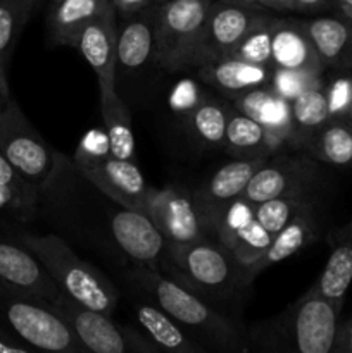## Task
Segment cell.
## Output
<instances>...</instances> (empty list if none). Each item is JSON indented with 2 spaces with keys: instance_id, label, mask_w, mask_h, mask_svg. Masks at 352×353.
<instances>
[{
  "instance_id": "cell-45",
  "label": "cell",
  "mask_w": 352,
  "mask_h": 353,
  "mask_svg": "<svg viewBox=\"0 0 352 353\" xmlns=\"http://www.w3.org/2000/svg\"><path fill=\"white\" fill-rule=\"evenodd\" d=\"M333 12L337 14V16L344 17V19L349 21V23H352V6L333 7Z\"/></svg>"
},
{
  "instance_id": "cell-40",
  "label": "cell",
  "mask_w": 352,
  "mask_h": 353,
  "mask_svg": "<svg viewBox=\"0 0 352 353\" xmlns=\"http://www.w3.org/2000/svg\"><path fill=\"white\" fill-rule=\"evenodd\" d=\"M333 353H352V316L345 319L344 323L340 321Z\"/></svg>"
},
{
  "instance_id": "cell-22",
  "label": "cell",
  "mask_w": 352,
  "mask_h": 353,
  "mask_svg": "<svg viewBox=\"0 0 352 353\" xmlns=\"http://www.w3.org/2000/svg\"><path fill=\"white\" fill-rule=\"evenodd\" d=\"M304 26L326 71L352 69V23L333 14L306 19Z\"/></svg>"
},
{
  "instance_id": "cell-5",
  "label": "cell",
  "mask_w": 352,
  "mask_h": 353,
  "mask_svg": "<svg viewBox=\"0 0 352 353\" xmlns=\"http://www.w3.org/2000/svg\"><path fill=\"white\" fill-rule=\"evenodd\" d=\"M0 324L35 350L86 352L50 302L6 281H0Z\"/></svg>"
},
{
  "instance_id": "cell-42",
  "label": "cell",
  "mask_w": 352,
  "mask_h": 353,
  "mask_svg": "<svg viewBox=\"0 0 352 353\" xmlns=\"http://www.w3.org/2000/svg\"><path fill=\"white\" fill-rule=\"evenodd\" d=\"M333 7V0H292V10L297 12H321Z\"/></svg>"
},
{
  "instance_id": "cell-41",
  "label": "cell",
  "mask_w": 352,
  "mask_h": 353,
  "mask_svg": "<svg viewBox=\"0 0 352 353\" xmlns=\"http://www.w3.org/2000/svg\"><path fill=\"white\" fill-rule=\"evenodd\" d=\"M116 9L117 16L128 17L133 16V14L140 12V10L147 9V7L154 6V0H110Z\"/></svg>"
},
{
  "instance_id": "cell-10",
  "label": "cell",
  "mask_w": 352,
  "mask_h": 353,
  "mask_svg": "<svg viewBox=\"0 0 352 353\" xmlns=\"http://www.w3.org/2000/svg\"><path fill=\"white\" fill-rule=\"evenodd\" d=\"M320 178L317 161L306 150L278 152L259 165L245 188L244 199L259 203L278 196H314Z\"/></svg>"
},
{
  "instance_id": "cell-48",
  "label": "cell",
  "mask_w": 352,
  "mask_h": 353,
  "mask_svg": "<svg viewBox=\"0 0 352 353\" xmlns=\"http://www.w3.org/2000/svg\"><path fill=\"white\" fill-rule=\"evenodd\" d=\"M345 119L352 124V103H351V107H349V112H347V116H345Z\"/></svg>"
},
{
  "instance_id": "cell-14",
  "label": "cell",
  "mask_w": 352,
  "mask_h": 353,
  "mask_svg": "<svg viewBox=\"0 0 352 353\" xmlns=\"http://www.w3.org/2000/svg\"><path fill=\"white\" fill-rule=\"evenodd\" d=\"M75 48L99 78L100 99L113 97L117 68V12L113 3L83 26Z\"/></svg>"
},
{
  "instance_id": "cell-13",
  "label": "cell",
  "mask_w": 352,
  "mask_h": 353,
  "mask_svg": "<svg viewBox=\"0 0 352 353\" xmlns=\"http://www.w3.org/2000/svg\"><path fill=\"white\" fill-rule=\"evenodd\" d=\"M147 216L157 226L168 245H186L209 238L193 192L182 186L152 188Z\"/></svg>"
},
{
  "instance_id": "cell-29",
  "label": "cell",
  "mask_w": 352,
  "mask_h": 353,
  "mask_svg": "<svg viewBox=\"0 0 352 353\" xmlns=\"http://www.w3.org/2000/svg\"><path fill=\"white\" fill-rule=\"evenodd\" d=\"M330 109L323 86L307 90L292 100V121L295 131V150H306L314 134L330 121Z\"/></svg>"
},
{
  "instance_id": "cell-36",
  "label": "cell",
  "mask_w": 352,
  "mask_h": 353,
  "mask_svg": "<svg viewBox=\"0 0 352 353\" xmlns=\"http://www.w3.org/2000/svg\"><path fill=\"white\" fill-rule=\"evenodd\" d=\"M323 90L331 119H345L352 103V69L324 72Z\"/></svg>"
},
{
  "instance_id": "cell-34",
  "label": "cell",
  "mask_w": 352,
  "mask_h": 353,
  "mask_svg": "<svg viewBox=\"0 0 352 353\" xmlns=\"http://www.w3.org/2000/svg\"><path fill=\"white\" fill-rule=\"evenodd\" d=\"M275 14L264 23L252 28L233 48L230 55L242 59V61L252 62V64H261L271 68V40H273V23H275Z\"/></svg>"
},
{
  "instance_id": "cell-9",
  "label": "cell",
  "mask_w": 352,
  "mask_h": 353,
  "mask_svg": "<svg viewBox=\"0 0 352 353\" xmlns=\"http://www.w3.org/2000/svg\"><path fill=\"white\" fill-rule=\"evenodd\" d=\"M72 165L90 185L95 186L116 205L147 214L148 196L154 186L147 185L133 161L114 157L110 150L97 154L76 150Z\"/></svg>"
},
{
  "instance_id": "cell-28",
  "label": "cell",
  "mask_w": 352,
  "mask_h": 353,
  "mask_svg": "<svg viewBox=\"0 0 352 353\" xmlns=\"http://www.w3.org/2000/svg\"><path fill=\"white\" fill-rule=\"evenodd\" d=\"M317 162L335 168H352V124L347 119H330L306 147Z\"/></svg>"
},
{
  "instance_id": "cell-32",
  "label": "cell",
  "mask_w": 352,
  "mask_h": 353,
  "mask_svg": "<svg viewBox=\"0 0 352 353\" xmlns=\"http://www.w3.org/2000/svg\"><path fill=\"white\" fill-rule=\"evenodd\" d=\"M41 0H0V76L7 78V64L14 47Z\"/></svg>"
},
{
  "instance_id": "cell-33",
  "label": "cell",
  "mask_w": 352,
  "mask_h": 353,
  "mask_svg": "<svg viewBox=\"0 0 352 353\" xmlns=\"http://www.w3.org/2000/svg\"><path fill=\"white\" fill-rule=\"evenodd\" d=\"M313 205H316L314 196H278V199L254 203V214L259 224L271 236H275L297 216Z\"/></svg>"
},
{
  "instance_id": "cell-26",
  "label": "cell",
  "mask_w": 352,
  "mask_h": 353,
  "mask_svg": "<svg viewBox=\"0 0 352 353\" xmlns=\"http://www.w3.org/2000/svg\"><path fill=\"white\" fill-rule=\"evenodd\" d=\"M326 241L330 257L313 286L328 299L344 302L345 293L352 283V219L330 231Z\"/></svg>"
},
{
  "instance_id": "cell-43",
  "label": "cell",
  "mask_w": 352,
  "mask_h": 353,
  "mask_svg": "<svg viewBox=\"0 0 352 353\" xmlns=\"http://www.w3.org/2000/svg\"><path fill=\"white\" fill-rule=\"evenodd\" d=\"M221 2L240 3V6H254V7H266V9L275 10V2L273 0H221Z\"/></svg>"
},
{
  "instance_id": "cell-37",
  "label": "cell",
  "mask_w": 352,
  "mask_h": 353,
  "mask_svg": "<svg viewBox=\"0 0 352 353\" xmlns=\"http://www.w3.org/2000/svg\"><path fill=\"white\" fill-rule=\"evenodd\" d=\"M0 186L10 190L19 199L28 216L33 217L38 212V200H40V188L31 185L28 179L17 172V169L6 159L0 152Z\"/></svg>"
},
{
  "instance_id": "cell-27",
  "label": "cell",
  "mask_w": 352,
  "mask_h": 353,
  "mask_svg": "<svg viewBox=\"0 0 352 353\" xmlns=\"http://www.w3.org/2000/svg\"><path fill=\"white\" fill-rule=\"evenodd\" d=\"M223 150L233 159L271 157L278 154L264 128L235 107H231Z\"/></svg>"
},
{
  "instance_id": "cell-23",
  "label": "cell",
  "mask_w": 352,
  "mask_h": 353,
  "mask_svg": "<svg viewBox=\"0 0 352 353\" xmlns=\"http://www.w3.org/2000/svg\"><path fill=\"white\" fill-rule=\"evenodd\" d=\"M154 6L121 17L123 23L117 24V65L123 71H137L150 59L155 61Z\"/></svg>"
},
{
  "instance_id": "cell-49",
  "label": "cell",
  "mask_w": 352,
  "mask_h": 353,
  "mask_svg": "<svg viewBox=\"0 0 352 353\" xmlns=\"http://www.w3.org/2000/svg\"><path fill=\"white\" fill-rule=\"evenodd\" d=\"M155 3H161V2H166V0H154Z\"/></svg>"
},
{
  "instance_id": "cell-4",
  "label": "cell",
  "mask_w": 352,
  "mask_h": 353,
  "mask_svg": "<svg viewBox=\"0 0 352 353\" xmlns=\"http://www.w3.org/2000/svg\"><path fill=\"white\" fill-rule=\"evenodd\" d=\"M164 259L169 262L166 274L188 285L213 305L231 303L244 296L251 286L244 268L211 238L186 245H168Z\"/></svg>"
},
{
  "instance_id": "cell-38",
  "label": "cell",
  "mask_w": 352,
  "mask_h": 353,
  "mask_svg": "<svg viewBox=\"0 0 352 353\" xmlns=\"http://www.w3.org/2000/svg\"><path fill=\"white\" fill-rule=\"evenodd\" d=\"M6 214H12V216L24 221L31 219V217L28 216L26 209L23 207V203L19 202V199H17L10 190L0 186V217L6 216Z\"/></svg>"
},
{
  "instance_id": "cell-18",
  "label": "cell",
  "mask_w": 352,
  "mask_h": 353,
  "mask_svg": "<svg viewBox=\"0 0 352 353\" xmlns=\"http://www.w3.org/2000/svg\"><path fill=\"white\" fill-rule=\"evenodd\" d=\"M0 281L54 303L62 296L61 288L47 272L37 255L23 243L0 240Z\"/></svg>"
},
{
  "instance_id": "cell-21",
  "label": "cell",
  "mask_w": 352,
  "mask_h": 353,
  "mask_svg": "<svg viewBox=\"0 0 352 353\" xmlns=\"http://www.w3.org/2000/svg\"><path fill=\"white\" fill-rule=\"evenodd\" d=\"M271 72L273 69L268 65L252 64L233 55L197 68V76L200 81L213 86L214 90L230 97L231 100L251 90L269 85Z\"/></svg>"
},
{
  "instance_id": "cell-24",
  "label": "cell",
  "mask_w": 352,
  "mask_h": 353,
  "mask_svg": "<svg viewBox=\"0 0 352 353\" xmlns=\"http://www.w3.org/2000/svg\"><path fill=\"white\" fill-rule=\"evenodd\" d=\"M110 3V0H48L47 41L75 48L83 26Z\"/></svg>"
},
{
  "instance_id": "cell-47",
  "label": "cell",
  "mask_w": 352,
  "mask_h": 353,
  "mask_svg": "<svg viewBox=\"0 0 352 353\" xmlns=\"http://www.w3.org/2000/svg\"><path fill=\"white\" fill-rule=\"evenodd\" d=\"M338 6H352V0H333V7ZM333 7H331V9H333Z\"/></svg>"
},
{
  "instance_id": "cell-3",
  "label": "cell",
  "mask_w": 352,
  "mask_h": 353,
  "mask_svg": "<svg viewBox=\"0 0 352 353\" xmlns=\"http://www.w3.org/2000/svg\"><path fill=\"white\" fill-rule=\"evenodd\" d=\"M19 243L37 255L55 285L71 300L86 309L113 316L119 293L100 269L83 261L57 234L21 233Z\"/></svg>"
},
{
  "instance_id": "cell-44",
  "label": "cell",
  "mask_w": 352,
  "mask_h": 353,
  "mask_svg": "<svg viewBox=\"0 0 352 353\" xmlns=\"http://www.w3.org/2000/svg\"><path fill=\"white\" fill-rule=\"evenodd\" d=\"M10 99H12V97H10V90H9V83H7V78L0 76V105H6Z\"/></svg>"
},
{
  "instance_id": "cell-7",
  "label": "cell",
  "mask_w": 352,
  "mask_h": 353,
  "mask_svg": "<svg viewBox=\"0 0 352 353\" xmlns=\"http://www.w3.org/2000/svg\"><path fill=\"white\" fill-rule=\"evenodd\" d=\"M0 152L24 179L41 190L62 155L43 140L14 99L0 107Z\"/></svg>"
},
{
  "instance_id": "cell-20",
  "label": "cell",
  "mask_w": 352,
  "mask_h": 353,
  "mask_svg": "<svg viewBox=\"0 0 352 353\" xmlns=\"http://www.w3.org/2000/svg\"><path fill=\"white\" fill-rule=\"evenodd\" d=\"M320 216L316 212V205H313L304 210L300 216H297L278 234H275L273 241L266 248L264 254L259 257V261H255L251 268L245 269V279H247L248 285H252V281L268 268L282 261H286L289 257L295 255L297 252L304 250L311 243H314L320 238Z\"/></svg>"
},
{
  "instance_id": "cell-11",
  "label": "cell",
  "mask_w": 352,
  "mask_h": 353,
  "mask_svg": "<svg viewBox=\"0 0 352 353\" xmlns=\"http://www.w3.org/2000/svg\"><path fill=\"white\" fill-rule=\"evenodd\" d=\"M273 16L271 9L213 0L202 40L195 57V69L228 57L238 41L257 24Z\"/></svg>"
},
{
  "instance_id": "cell-17",
  "label": "cell",
  "mask_w": 352,
  "mask_h": 353,
  "mask_svg": "<svg viewBox=\"0 0 352 353\" xmlns=\"http://www.w3.org/2000/svg\"><path fill=\"white\" fill-rule=\"evenodd\" d=\"M231 105L257 121L269 134L278 152H283L285 148L295 150L292 102L273 92L271 86L266 85L235 97Z\"/></svg>"
},
{
  "instance_id": "cell-50",
  "label": "cell",
  "mask_w": 352,
  "mask_h": 353,
  "mask_svg": "<svg viewBox=\"0 0 352 353\" xmlns=\"http://www.w3.org/2000/svg\"><path fill=\"white\" fill-rule=\"evenodd\" d=\"M0 107H3V105H0Z\"/></svg>"
},
{
  "instance_id": "cell-25",
  "label": "cell",
  "mask_w": 352,
  "mask_h": 353,
  "mask_svg": "<svg viewBox=\"0 0 352 353\" xmlns=\"http://www.w3.org/2000/svg\"><path fill=\"white\" fill-rule=\"evenodd\" d=\"M133 312L140 324L141 331L148 336L159 350L175 353H204L207 348L195 340L192 334L186 333L169 314L161 307L152 303L150 300L135 302Z\"/></svg>"
},
{
  "instance_id": "cell-1",
  "label": "cell",
  "mask_w": 352,
  "mask_h": 353,
  "mask_svg": "<svg viewBox=\"0 0 352 353\" xmlns=\"http://www.w3.org/2000/svg\"><path fill=\"white\" fill-rule=\"evenodd\" d=\"M126 279L135 290L145 295V299L169 314L207 350L251 352L245 331H242L223 310L216 309L179 279L161 272L159 268L137 264L128 269Z\"/></svg>"
},
{
  "instance_id": "cell-19",
  "label": "cell",
  "mask_w": 352,
  "mask_h": 353,
  "mask_svg": "<svg viewBox=\"0 0 352 353\" xmlns=\"http://www.w3.org/2000/svg\"><path fill=\"white\" fill-rule=\"evenodd\" d=\"M271 69L326 72L307 34L302 19L275 17L271 40Z\"/></svg>"
},
{
  "instance_id": "cell-35",
  "label": "cell",
  "mask_w": 352,
  "mask_h": 353,
  "mask_svg": "<svg viewBox=\"0 0 352 353\" xmlns=\"http://www.w3.org/2000/svg\"><path fill=\"white\" fill-rule=\"evenodd\" d=\"M324 72L295 71V69H273L269 86L275 93L286 100H295L307 90L323 86Z\"/></svg>"
},
{
  "instance_id": "cell-31",
  "label": "cell",
  "mask_w": 352,
  "mask_h": 353,
  "mask_svg": "<svg viewBox=\"0 0 352 353\" xmlns=\"http://www.w3.org/2000/svg\"><path fill=\"white\" fill-rule=\"evenodd\" d=\"M231 107L233 105H226V103L217 102V100H202L186 116L193 137L209 148H221L223 150Z\"/></svg>"
},
{
  "instance_id": "cell-8",
  "label": "cell",
  "mask_w": 352,
  "mask_h": 353,
  "mask_svg": "<svg viewBox=\"0 0 352 353\" xmlns=\"http://www.w3.org/2000/svg\"><path fill=\"white\" fill-rule=\"evenodd\" d=\"M64 317L86 352L93 353H155L161 352L148 340L144 331L137 327L117 324L109 314L86 309L62 293L57 302L52 303Z\"/></svg>"
},
{
  "instance_id": "cell-39",
  "label": "cell",
  "mask_w": 352,
  "mask_h": 353,
  "mask_svg": "<svg viewBox=\"0 0 352 353\" xmlns=\"http://www.w3.org/2000/svg\"><path fill=\"white\" fill-rule=\"evenodd\" d=\"M37 352L31 345L24 343L21 338L10 333L7 327L0 324V353H33Z\"/></svg>"
},
{
  "instance_id": "cell-30",
  "label": "cell",
  "mask_w": 352,
  "mask_h": 353,
  "mask_svg": "<svg viewBox=\"0 0 352 353\" xmlns=\"http://www.w3.org/2000/svg\"><path fill=\"white\" fill-rule=\"evenodd\" d=\"M100 112L104 119L107 140H109L110 154L123 161L135 159V134L131 128L130 112L123 100L114 93L113 97L100 99Z\"/></svg>"
},
{
  "instance_id": "cell-15",
  "label": "cell",
  "mask_w": 352,
  "mask_h": 353,
  "mask_svg": "<svg viewBox=\"0 0 352 353\" xmlns=\"http://www.w3.org/2000/svg\"><path fill=\"white\" fill-rule=\"evenodd\" d=\"M109 233L116 247L133 264L159 268L164 259L168 243L147 214L119 207L110 216Z\"/></svg>"
},
{
  "instance_id": "cell-46",
  "label": "cell",
  "mask_w": 352,
  "mask_h": 353,
  "mask_svg": "<svg viewBox=\"0 0 352 353\" xmlns=\"http://www.w3.org/2000/svg\"><path fill=\"white\" fill-rule=\"evenodd\" d=\"M275 10H292V0H273Z\"/></svg>"
},
{
  "instance_id": "cell-6",
  "label": "cell",
  "mask_w": 352,
  "mask_h": 353,
  "mask_svg": "<svg viewBox=\"0 0 352 353\" xmlns=\"http://www.w3.org/2000/svg\"><path fill=\"white\" fill-rule=\"evenodd\" d=\"M213 0L155 3V62L169 72L195 69V57Z\"/></svg>"
},
{
  "instance_id": "cell-2",
  "label": "cell",
  "mask_w": 352,
  "mask_h": 353,
  "mask_svg": "<svg viewBox=\"0 0 352 353\" xmlns=\"http://www.w3.org/2000/svg\"><path fill=\"white\" fill-rule=\"evenodd\" d=\"M344 302L311 286L285 310L245 331L251 352L333 353Z\"/></svg>"
},
{
  "instance_id": "cell-12",
  "label": "cell",
  "mask_w": 352,
  "mask_h": 353,
  "mask_svg": "<svg viewBox=\"0 0 352 353\" xmlns=\"http://www.w3.org/2000/svg\"><path fill=\"white\" fill-rule=\"evenodd\" d=\"M207 234L226 248L244 271L259 261L273 241L271 234L255 219L254 203L244 196L228 203L207 223Z\"/></svg>"
},
{
  "instance_id": "cell-16",
  "label": "cell",
  "mask_w": 352,
  "mask_h": 353,
  "mask_svg": "<svg viewBox=\"0 0 352 353\" xmlns=\"http://www.w3.org/2000/svg\"><path fill=\"white\" fill-rule=\"evenodd\" d=\"M268 157L252 159H233L228 164L221 165L214 174L204 183L200 188L193 190L197 207L204 219V226L207 231V223L219 212L221 209L235 200L242 199L245 188L251 183L252 176L259 169V165Z\"/></svg>"
}]
</instances>
